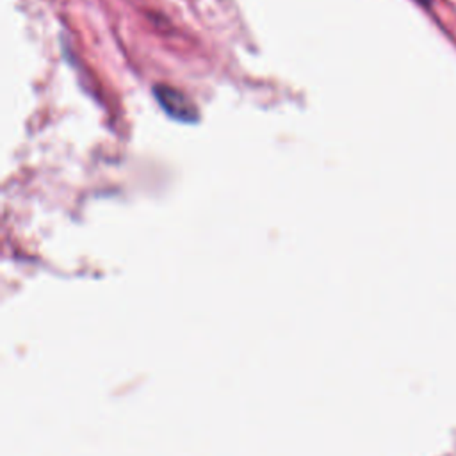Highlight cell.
Instances as JSON below:
<instances>
[{
	"label": "cell",
	"instance_id": "6da1fadb",
	"mask_svg": "<svg viewBox=\"0 0 456 456\" xmlns=\"http://www.w3.org/2000/svg\"><path fill=\"white\" fill-rule=\"evenodd\" d=\"M155 98L171 118L178 121H187V123H192L198 119L196 105L183 93L167 86H157Z\"/></svg>",
	"mask_w": 456,
	"mask_h": 456
},
{
	"label": "cell",
	"instance_id": "7a4b0ae2",
	"mask_svg": "<svg viewBox=\"0 0 456 456\" xmlns=\"http://www.w3.org/2000/svg\"><path fill=\"white\" fill-rule=\"evenodd\" d=\"M415 2H419V4L424 5V7H429V5H431V0H415Z\"/></svg>",
	"mask_w": 456,
	"mask_h": 456
}]
</instances>
